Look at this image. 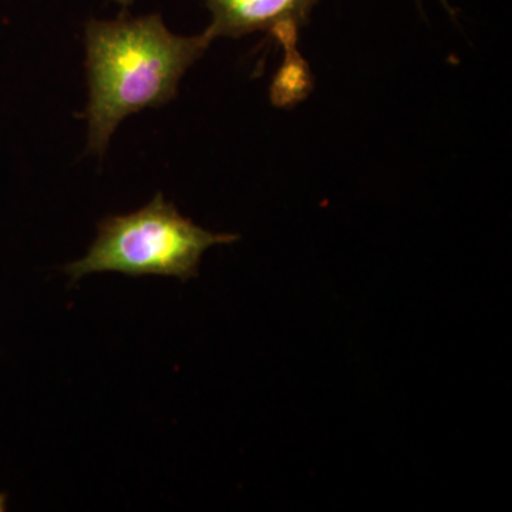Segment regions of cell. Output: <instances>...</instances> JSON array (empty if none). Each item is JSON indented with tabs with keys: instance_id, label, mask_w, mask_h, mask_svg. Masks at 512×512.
<instances>
[{
	"instance_id": "obj_1",
	"label": "cell",
	"mask_w": 512,
	"mask_h": 512,
	"mask_svg": "<svg viewBox=\"0 0 512 512\" xmlns=\"http://www.w3.org/2000/svg\"><path fill=\"white\" fill-rule=\"evenodd\" d=\"M212 40L207 29L198 36L174 35L157 13L90 20L84 35L90 153L104 154L116 128L131 114L170 103L185 72Z\"/></svg>"
},
{
	"instance_id": "obj_2",
	"label": "cell",
	"mask_w": 512,
	"mask_h": 512,
	"mask_svg": "<svg viewBox=\"0 0 512 512\" xmlns=\"http://www.w3.org/2000/svg\"><path fill=\"white\" fill-rule=\"evenodd\" d=\"M238 239L237 234H218L198 227L158 192L140 210L101 220L99 234L86 256L64 266L63 271L73 281L97 272H119L128 276H170L187 282L197 278L208 248Z\"/></svg>"
},
{
	"instance_id": "obj_3",
	"label": "cell",
	"mask_w": 512,
	"mask_h": 512,
	"mask_svg": "<svg viewBox=\"0 0 512 512\" xmlns=\"http://www.w3.org/2000/svg\"><path fill=\"white\" fill-rule=\"evenodd\" d=\"M212 15L207 32L217 37L271 32L276 39L298 37L320 0H204Z\"/></svg>"
},
{
	"instance_id": "obj_4",
	"label": "cell",
	"mask_w": 512,
	"mask_h": 512,
	"mask_svg": "<svg viewBox=\"0 0 512 512\" xmlns=\"http://www.w3.org/2000/svg\"><path fill=\"white\" fill-rule=\"evenodd\" d=\"M420 2V0H417ZM443 8L447 10V13H450L451 18H456V12H454L453 6H451L450 0H440Z\"/></svg>"
},
{
	"instance_id": "obj_5",
	"label": "cell",
	"mask_w": 512,
	"mask_h": 512,
	"mask_svg": "<svg viewBox=\"0 0 512 512\" xmlns=\"http://www.w3.org/2000/svg\"><path fill=\"white\" fill-rule=\"evenodd\" d=\"M6 501H8V495L0 493V512L6 511Z\"/></svg>"
},
{
	"instance_id": "obj_6",
	"label": "cell",
	"mask_w": 512,
	"mask_h": 512,
	"mask_svg": "<svg viewBox=\"0 0 512 512\" xmlns=\"http://www.w3.org/2000/svg\"><path fill=\"white\" fill-rule=\"evenodd\" d=\"M114 2L119 3V5L124 6V8H128V6L133 5L134 0H114Z\"/></svg>"
}]
</instances>
